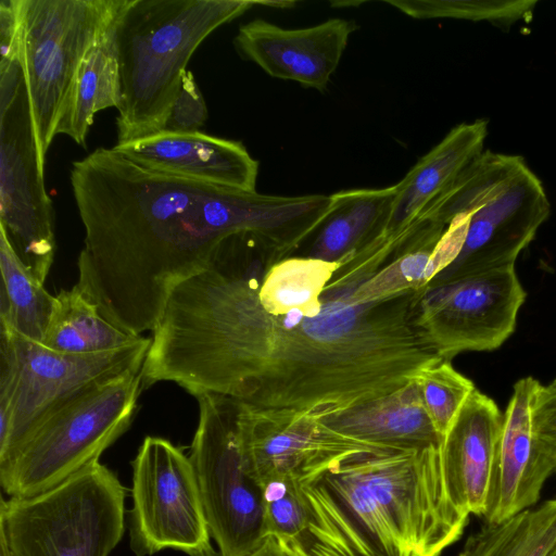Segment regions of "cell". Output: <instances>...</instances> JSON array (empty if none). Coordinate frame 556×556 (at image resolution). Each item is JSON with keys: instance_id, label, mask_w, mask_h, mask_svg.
I'll list each match as a JSON object with an SVG mask.
<instances>
[{"instance_id": "1", "label": "cell", "mask_w": 556, "mask_h": 556, "mask_svg": "<svg viewBox=\"0 0 556 556\" xmlns=\"http://www.w3.org/2000/svg\"><path fill=\"white\" fill-rule=\"evenodd\" d=\"M280 258L253 231L220 239L205 266L170 292L152 330L143 388L174 382L194 397L217 394L323 420L442 359L417 324L422 291L358 304L356 286L332 278L316 316L268 313L258 287Z\"/></svg>"}, {"instance_id": "2", "label": "cell", "mask_w": 556, "mask_h": 556, "mask_svg": "<svg viewBox=\"0 0 556 556\" xmlns=\"http://www.w3.org/2000/svg\"><path fill=\"white\" fill-rule=\"evenodd\" d=\"M70 182L85 230L75 286L135 336L154 329L170 292L220 239L253 231L290 256L330 204V195H269L161 174L113 148L74 161Z\"/></svg>"}, {"instance_id": "3", "label": "cell", "mask_w": 556, "mask_h": 556, "mask_svg": "<svg viewBox=\"0 0 556 556\" xmlns=\"http://www.w3.org/2000/svg\"><path fill=\"white\" fill-rule=\"evenodd\" d=\"M306 528L291 556H441L469 515L453 501L442 443L344 457L299 482Z\"/></svg>"}, {"instance_id": "4", "label": "cell", "mask_w": 556, "mask_h": 556, "mask_svg": "<svg viewBox=\"0 0 556 556\" xmlns=\"http://www.w3.org/2000/svg\"><path fill=\"white\" fill-rule=\"evenodd\" d=\"M253 0H124L115 23L121 101L115 144L160 132L202 41Z\"/></svg>"}, {"instance_id": "5", "label": "cell", "mask_w": 556, "mask_h": 556, "mask_svg": "<svg viewBox=\"0 0 556 556\" xmlns=\"http://www.w3.org/2000/svg\"><path fill=\"white\" fill-rule=\"evenodd\" d=\"M460 214L467 215L460 249L427 288L515 265L548 218L551 203L522 156L484 150L418 218L446 226Z\"/></svg>"}, {"instance_id": "6", "label": "cell", "mask_w": 556, "mask_h": 556, "mask_svg": "<svg viewBox=\"0 0 556 556\" xmlns=\"http://www.w3.org/2000/svg\"><path fill=\"white\" fill-rule=\"evenodd\" d=\"M141 370L96 383L50 412L0 457V484L10 497L50 490L98 462L130 426Z\"/></svg>"}, {"instance_id": "7", "label": "cell", "mask_w": 556, "mask_h": 556, "mask_svg": "<svg viewBox=\"0 0 556 556\" xmlns=\"http://www.w3.org/2000/svg\"><path fill=\"white\" fill-rule=\"evenodd\" d=\"M126 489L99 460L56 486L1 498L0 541L9 556H109L125 531Z\"/></svg>"}, {"instance_id": "8", "label": "cell", "mask_w": 556, "mask_h": 556, "mask_svg": "<svg viewBox=\"0 0 556 556\" xmlns=\"http://www.w3.org/2000/svg\"><path fill=\"white\" fill-rule=\"evenodd\" d=\"M151 337L98 354L51 350L0 324V457L50 412L104 380L142 369Z\"/></svg>"}, {"instance_id": "9", "label": "cell", "mask_w": 556, "mask_h": 556, "mask_svg": "<svg viewBox=\"0 0 556 556\" xmlns=\"http://www.w3.org/2000/svg\"><path fill=\"white\" fill-rule=\"evenodd\" d=\"M0 230L42 285L55 254L53 203L45 186L21 51L0 61Z\"/></svg>"}, {"instance_id": "10", "label": "cell", "mask_w": 556, "mask_h": 556, "mask_svg": "<svg viewBox=\"0 0 556 556\" xmlns=\"http://www.w3.org/2000/svg\"><path fill=\"white\" fill-rule=\"evenodd\" d=\"M123 0H18L21 55L41 163L87 53Z\"/></svg>"}, {"instance_id": "11", "label": "cell", "mask_w": 556, "mask_h": 556, "mask_svg": "<svg viewBox=\"0 0 556 556\" xmlns=\"http://www.w3.org/2000/svg\"><path fill=\"white\" fill-rule=\"evenodd\" d=\"M191 443L192 463L212 539L219 556H248L265 540L263 489L245 471L237 402L202 394Z\"/></svg>"}, {"instance_id": "12", "label": "cell", "mask_w": 556, "mask_h": 556, "mask_svg": "<svg viewBox=\"0 0 556 556\" xmlns=\"http://www.w3.org/2000/svg\"><path fill=\"white\" fill-rule=\"evenodd\" d=\"M129 545L137 556L174 549L219 556L212 545L192 463L178 446L146 437L131 462Z\"/></svg>"}, {"instance_id": "13", "label": "cell", "mask_w": 556, "mask_h": 556, "mask_svg": "<svg viewBox=\"0 0 556 556\" xmlns=\"http://www.w3.org/2000/svg\"><path fill=\"white\" fill-rule=\"evenodd\" d=\"M526 295L515 265L469 275L426 288L417 324L442 359L493 351L514 333Z\"/></svg>"}, {"instance_id": "14", "label": "cell", "mask_w": 556, "mask_h": 556, "mask_svg": "<svg viewBox=\"0 0 556 556\" xmlns=\"http://www.w3.org/2000/svg\"><path fill=\"white\" fill-rule=\"evenodd\" d=\"M236 425L244 469L262 489L271 481L301 482L344 457L387 448L346 435L321 419L239 402Z\"/></svg>"}, {"instance_id": "15", "label": "cell", "mask_w": 556, "mask_h": 556, "mask_svg": "<svg viewBox=\"0 0 556 556\" xmlns=\"http://www.w3.org/2000/svg\"><path fill=\"white\" fill-rule=\"evenodd\" d=\"M356 28L355 22L344 18L299 29L253 20L239 27L232 42L242 59L269 76L323 91Z\"/></svg>"}, {"instance_id": "16", "label": "cell", "mask_w": 556, "mask_h": 556, "mask_svg": "<svg viewBox=\"0 0 556 556\" xmlns=\"http://www.w3.org/2000/svg\"><path fill=\"white\" fill-rule=\"evenodd\" d=\"M539 383L533 377L518 380L503 414L486 522H500L533 507L556 471L533 427L532 404Z\"/></svg>"}, {"instance_id": "17", "label": "cell", "mask_w": 556, "mask_h": 556, "mask_svg": "<svg viewBox=\"0 0 556 556\" xmlns=\"http://www.w3.org/2000/svg\"><path fill=\"white\" fill-rule=\"evenodd\" d=\"M112 148L153 172L213 186L256 191L258 162L240 141L201 131H160Z\"/></svg>"}, {"instance_id": "18", "label": "cell", "mask_w": 556, "mask_h": 556, "mask_svg": "<svg viewBox=\"0 0 556 556\" xmlns=\"http://www.w3.org/2000/svg\"><path fill=\"white\" fill-rule=\"evenodd\" d=\"M502 425L497 404L476 389L443 437L447 486L455 504L468 515H485Z\"/></svg>"}, {"instance_id": "19", "label": "cell", "mask_w": 556, "mask_h": 556, "mask_svg": "<svg viewBox=\"0 0 556 556\" xmlns=\"http://www.w3.org/2000/svg\"><path fill=\"white\" fill-rule=\"evenodd\" d=\"M394 198L395 185L331 194L329 207L302 239L293 255L330 263L345 262L384 236Z\"/></svg>"}, {"instance_id": "20", "label": "cell", "mask_w": 556, "mask_h": 556, "mask_svg": "<svg viewBox=\"0 0 556 556\" xmlns=\"http://www.w3.org/2000/svg\"><path fill=\"white\" fill-rule=\"evenodd\" d=\"M488 126L489 122L483 118L460 123L417 161L395 185V198L384 239L391 241L404 232L426 206L484 151Z\"/></svg>"}, {"instance_id": "21", "label": "cell", "mask_w": 556, "mask_h": 556, "mask_svg": "<svg viewBox=\"0 0 556 556\" xmlns=\"http://www.w3.org/2000/svg\"><path fill=\"white\" fill-rule=\"evenodd\" d=\"M323 420L346 435L387 448L422 450L443 442L414 380L389 394Z\"/></svg>"}, {"instance_id": "22", "label": "cell", "mask_w": 556, "mask_h": 556, "mask_svg": "<svg viewBox=\"0 0 556 556\" xmlns=\"http://www.w3.org/2000/svg\"><path fill=\"white\" fill-rule=\"evenodd\" d=\"M446 226L416 219L396 240L390 256L354 290L358 304L386 302L424 291L437 274L435 253Z\"/></svg>"}, {"instance_id": "23", "label": "cell", "mask_w": 556, "mask_h": 556, "mask_svg": "<svg viewBox=\"0 0 556 556\" xmlns=\"http://www.w3.org/2000/svg\"><path fill=\"white\" fill-rule=\"evenodd\" d=\"M122 4L108 27L87 53L62 112L55 135H65L85 147L94 115L121 101L115 23Z\"/></svg>"}, {"instance_id": "24", "label": "cell", "mask_w": 556, "mask_h": 556, "mask_svg": "<svg viewBox=\"0 0 556 556\" xmlns=\"http://www.w3.org/2000/svg\"><path fill=\"white\" fill-rule=\"evenodd\" d=\"M50 320L45 346L68 354H98L127 348L143 337L130 334L109 319L87 295L74 286L61 290Z\"/></svg>"}, {"instance_id": "25", "label": "cell", "mask_w": 556, "mask_h": 556, "mask_svg": "<svg viewBox=\"0 0 556 556\" xmlns=\"http://www.w3.org/2000/svg\"><path fill=\"white\" fill-rule=\"evenodd\" d=\"M340 267L339 263L293 255L268 266L261 279L258 299L274 315L302 312L316 316L324 305V293Z\"/></svg>"}, {"instance_id": "26", "label": "cell", "mask_w": 556, "mask_h": 556, "mask_svg": "<svg viewBox=\"0 0 556 556\" xmlns=\"http://www.w3.org/2000/svg\"><path fill=\"white\" fill-rule=\"evenodd\" d=\"M0 269V324L27 339L42 342L56 306V296L28 271L2 230Z\"/></svg>"}, {"instance_id": "27", "label": "cell", "mask_w": 556, "mask_h": 556, "mask_svg": "<svg viewBox=\"0 0 556 556\" xmlns=\"http://www.w3.org/2000/svg\"><path fill=\"white\" fill-rule=\"evenodd\" d=\"M556 548V498L500 522H486L457 556H547Z\"/></svg>"}, {"instance_id": "28", "label": "cell", "mask_w": 556, "mask_h": 556, "mask_svg": "<svg viewBox=\"0 0 556 556\" xmlns=\"http://www.w3.org/2000/svg\"><path fill=\"white\" fill-rule=\"evenodd\" d=\"M402 13L417 20L454 18L489 22L507 29L530 21L535 0H386Z\"/></svg>"}, {"instance_id": "29", "label": "cell", "mask_w": 556, "mask_h": 556, "mask_svg": "<svg viewBox=\"0 0 556 556\" xmlns=\"http://www.w3.org/2000/svg\"><path fill=\"white\" fill-rule=\"evenodd\" d=\"M414 381L419 389L427 414L443 438L467 397L477 388L445 359L421 368Z\"/></svg>"}, {"instance_id": "30", "label": "cell", "mask_w": 556, "mask_h": 556, "mask_svg": "<svg viewBox=\"0 0 556 556\" xmlns=\"http://www.w3.org/2000/svg\"><path fill=\"white\" fill-rule=\"evenodd\" d=\"M265 538L298 542L306 528V510L298 481H271L263 486Z\"/></svg>"}, {"instance_id": "31", "label": "cell", "mask_w": 556, "mask_h": 556, "mask_svg": "<svg viewBox=\"0 0 556 556\" xmlns=\"http://www.w3.org/2000/svg\"><path fill=\"white\" fill-rule=\"evenodd\" d=\"M207 108L193 73L187 70L182 77L161 131L172 134L199 132L207 119Z\"/></svg>"}, {"instance_id": "32", "label": "cell", "mask_w": 556, "mask_h": 556, "mask_svg": "<svg viewBox=\"0 0 556 556\" xmlns=\"http://www.w3.org/2000/svg\"><path fill=\"white\" fill-rule=\"evenodd\" d=\"M532 420L535 433L552 456L556 467V379L540 384L532 404Z\"/></svg>"}, {"instance_id": "33", "label": "cell", "mask_w": 556, "mask_h": 556, "mask_svg": "<svg viewBox=\"0 0 556 556\" xmlns=\"http://www.w3.org/2000/svg\"><path fill=\"white\" fill-rule=\"evenodd\" d=\"M248 556H291L282 543L273 535L265 538L263 543Z\"/></svg>"}, {"instance_id": "34", "label": "cell", "mask_w": 556, "mask_h": 556, "mask_svg": "<svg viewBox=\"0 0 556 556\" xmlns=\"http://www.w3.org/2000/svg\"><path fill=\"white\" fill-rule=\"evenodd\" d=\"M295 3L294 1H258V5H267L275 9H290Z\"/></svg>"}, {"instance_id": "35", "label": "cell", "mask_w": 556, "mask_h": 556, "mask_svg": "<svg viewBox=\"0 0 556 556\" xmlns=\"http://www.w3.org/2000/svg\"><path fill=\"white\" fill-rule=\"evenodd\" d=\"M0 556H9L7 547L3 542L0 541Z\"/></svg>"}, {"instance_id": "36", "label": "cell", "mask_w": 556, "mask_h": 556, "mask_svg": "<svg viewBox=\"0 0 556 556\" xmlns=\"http://www.w3.org/2000/svg\"><path fill=\"white\" fill-rule=\"evenodd\" d=\"M547 556H556V548L552 553H549Z\"/></svg>"}]
</instances>
